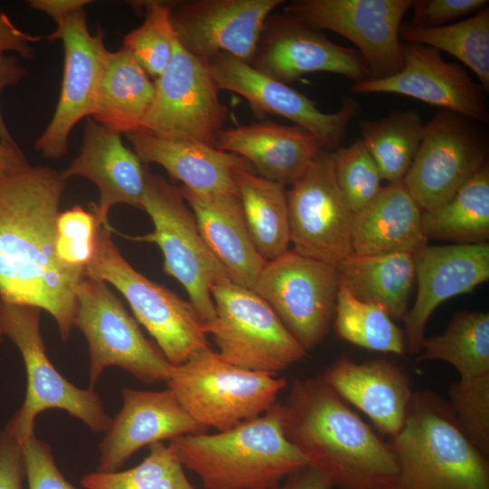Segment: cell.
Returning a JSON list of instances; mask_svg holds the SVG:
<instances>
[{"label":"cell","instance_id":"36","mask_svg":"<svg viewBox=\"0 0 489 489\" xmlns=\"http://www.w3.org/2000/svg\"><path fill=\"white\" fill-rule=\"evenodd\" d=\"M333 327L337 335L367 350L403 355L404 331L381 306L355 298L340 284Z\"/></svg>","mask_w":489,"mask_h":489},{"label":"cell","instance_id":"14","mask_svg":"<svg viewBox=\"0 0 489 489\" xmlns=\"http://www.w3.org/2000/svg\"><path fill=\"white\" fill-rule=\"evenodd\" d=\"M286 199L294 252L333 266L353 254L354 214L337 184L331 150L313 158Z\"/></svg>","mask_w":489,"mask_h":489},{"label":"cell","instance_id":"47","mask_svg":"<svg viewBox=\"0 0 489 489\" xmlns=\"http://www.w3.org/2000/svg\"><path fill=\"white\" fill-rule=\"evenodd\" d=\"M331 480L320 471L307 465L288 477L276 489H332Z\"/></svg>","mask_w":489,"mask_h":489},{"label":"cell","instance_id":"25","mask_svg":"<svg viewBox=\"0 0 489 489\" xmlns=\"http://www.w3.org/2000/svg\"><path fill=\"white\" fill-rule=\"evenodd\" d=\"M214 147L238 155L258 176L283 187L292 185L325 149L319 139L305 129L271 120L223 129Z\"/></svg>","mask_w":489,"mask_h":489},{"label":"cell","instance_id":"11","mask_svg":"<svg viewBox=\"0 0 489 489\" xmlns=\"http://www.w3.org/2000/svg\"><path fill=\"white\" fill-rule=\"evenodd\" d=\"M339 287L335 266L288 250L265 263L253 291L307 352L333 322Z\"/></svg>","mask_w":489,"mask_h":489},{"label":"cell","instance_id":"44","mask_svg":"<svg viewBox=\"0 0 489 489\" xmlns=\"http://www.w3.org/2000/svg\"><path fill=\"white\" fill-rule=\"evenodd\" d=\"M24 477L21 445L4 429L0 432V489H24Z\"/></svg>","mask_w":489,"mask_h":489},{"label":"cell","instance_id":"8","mask_svg":"<svg viewBox=\"0 0 489 489\" xmlns=\"http://www.w3.org/2000/svg\"><path fill=\"white\" fill-rule=\"evenodd\" d=\"M141 209L150 217L154 230L135 239L159 247L166 273L184 287L203 325L212 322L216 310L211 289L231 279L202 237L179 187L147 168Z\"/></svg>","mask_w":489,"mask_h":489},{"label":"cell","instance_id":"37","mask_svg":"<svg viewBox=\"0 0 489 489\" xmlns=\"http://www.w3.org/2000/svg\"><path fill=\"white\" fill-rule=\"evenodd\" d=\"M148 455L136 466L124 471L91 472L83 475L85 489H197L187 479L184 466L170 445L149 446Z\"/></svg>","mask_w":489,"mask_h":489},{"label":"cell","instance_id":"2","mask_svg":"<svg viewBox=\"0 0 489 489\" xmlns=\"http://www.w3.org/2000/svg\"><path fill=\"white\" fill-rule=\"evenodd\" d=\"M282 404L286 438L338 489H387L398 465L384 442L320 377L296 379Z\"/></svg>","mask_w":489,"mask_h":489},{"label":"cell","instance_id":"17","mask_svg":"<svg viewBox=\"0 0 489 489\" xmlns=\"http://www.w3.org/2000/svg\"><path fill=\"white\" fill-rule=\"evenodd\" d=\"M206 65L219 91L244 97L257 118L283 117L317 137L327 150L340 147L350 123L361 110L355 99L344 97L336 111L324 112L315 101L289 84L264 75L227 53L216 55Z\"/></svg>","mask_w":489,"mask_h":489},{"label":"cell","instance_id":"27","mask_svg":"<svg viewBox=\"0 0 489 489\" xmlns=\"http://www.w3.org/2000/svg\"><path fill=\"white\" fill-rule=\"evenodd\" d=\"M202 237L231 281L253 290L266 261L250 237L238 194L200 195L179 186Z\"/></svg>","mask_w":489,"mask_h":489},{"label":"cell","instance_id":"32","mask_svg":"<svg viewBox=\"0 0 489 489\" xmlns=\"http://www.w3.org/2000/svg\"><path fill=\"white\" fill-rule=\"evenodd\" d=\"M426 237L457 244L489 238V165L485 164L443 206L422 213Z\"/></svg>","mask_w":489,"mask_h":489},{"label":"cell","instance_id":"24","mask_svg":"<svg viewBox=\"0 0 489 489\" xmlns=\"http://www.w3.org/2000/svg\"><path fill=\"white\" fill-rule=\"evenodd\" d=\"M320 378L363 412L380 433L393 437L402 429L414 390L409 377L395 363L385 359L358 363L342 358Z\"/></svg>","mask_w":489,"mask_h":489},{"label":"cell","instance_id":"33","mask_svg":"<svg viewBox=\"0 0 489 489\" xmlns=\"http://www.w3.org/2000/svg\"><path fill=\"white\" fill-rule=\"evenodd\" d=\"M424 125L413 110H397L379 119L360 121V139L382 179L388 183L403 180L419 149Z\"/></svg>","mask_w":489,"mask_h":489},{"label":"cell","instance_id":"1","mask_svg":"<svg viewBox=\"0 0 489 489\" xmlns=\"http://www.w3.org/2000/svg\"><path fill=\"white\" fill-rule=\"evenodd\" d=\"M66 181L61 171L31 166L0 175V301L37 307L66 340L74 328L84 268L56 254V222Z\"/></svg>","mask_w":489,"mask_h":489},{"label":"cell","instance_id":"46","mask_svg":"<svg viewBox=\"0 0 489 489\" xmlns=\"http://www.w3.org/2000/svg\"><path fill=\"white\" fill-rule=\"evenodd\" d=\"M27 75L26 69L16 55L0 54V93L7 86L16 85ZM0 141L17 145L5 123L0 110Z\"/></svg>","mask_w":489,"mask_h":489},{"label":"cell","instance_id":"18","mask_svg":"<svg viewBox=\"0 0 489 489\" xmlns=\"http://www.w3.org/2000/svg\"><path fill=\"white\" fill-rule=\"evenodd\" d=\"M249 64L286 84L312 72L342 75L353 83L369 79L356 49L333 43L322 31L284 12L265 19Z\"/></svg>","mask_w":489,"mask_h":489},{"label":"cell","instance_id":"35","mask_svg":"<svg viewBox=\"0 0 489 489\" xmlns=\"http://www.w3.org/2000/svg\"><path fill=\"white\" fill-rule=\"evenodd\" d=\"M418 360H443L460 379L489 374V314L461 312L446 331L426 339Z\"/></svg>","mask_w":489,"mask_h":489},{"label":"cell","instance_id":"49","mask_svg":"<svg viewBox=\"0 0 489 489\" xmlns=\"http://www.w3.org/2000/svg\"><path fill=\"white\" fill-rule=\"evenodd\" d=\"M29 165L18 145L0 141V175L20 170Z\"/></svg>","mask_w":489,"mask_h":489},{"label":"cell","instance_id":"21","mask_svg":"<svg viewBox=\"0 0 489 489\" xmlns=\"http://www.w3.org/2000/svg\"><path fill=\"white\" fill-rule=\"evenodd\" d=\"M413 256L417 293L402 321L406 350L417 354L426 340L427 323L438 305L488 281L489 244H427Z\"/></svg>","mask_w":489,"mask_h":489},{"label":"cell","instance_id":"39","mask_svg":"<svg viewBox=\"0 0 489 489\" xmlns=\"http://www.w3.org/2000/svg\"><path fill=\"white\" fill-rule=\"evenodd\" d=\"M337 184L353 214L369 204L382 188L379 169L360 139L331 151Z\"/></svg>","mask_w":489,"mask_h":489},{"label":"cell","instance_id":"38","mask_svg":"<svg viewBox=\"0 0 489 489\" xmlns=\"http://www.w3.org/2000/svg\"><path fill=\"white\" fill-rule=\"evenodd\" d=\"M133 7L142 10V24L123 37L127 48L149 77L157 79L169 65L174 53L176 35L170 18V1H134Z\"/></svg>","mask_w":489,"mask_h":489},{"label":"cell","instance_id":"23","mask_svg":"<svg viewBox=\"0 0 489 489\" xmlns=\"http://www.w3.org/2000/svg\"><path fill=\"white\" fill-rule=\"evenodd\" d=\"M121 135L87 118L80 152L62 172L65 180L82 177L99 190L92 204L100 225H108L111 207L119 204L141 208L147 167L126 147Z\"/></svg>","mask_w":489,"mask_h":489},{"label":"cell","instance_id":"4","mask_svg":"<svg viewBox=\"0 0 489 489\" xmlns=\"http://www.w3.org/2000/svg\"><path fill=\"white\" fill-rule=\"evenodd\" d=\"M388 443L398 470L387 489H489L488 456L433 391H414L404 426Z\"/></svg>","mask_w":489,"mask_h":489},{"label":"cell","instance_id":"22","mask_svg":"<svg viewBox=\"0 0 489 489\" xmlns=\"http://www.w3.org/2000/svg\"><path fill=\"white\" fill-rule=\"evenodd\" d=\"M122 407L111 418L99 448L97 472H115L139 449L165 439L206 433L185 410L174 393L122 389Z\"/></svg>","mask_w":489,"mask_h":489},{"label":"cell","instance_id":"40","mask_svg":"<svg viewBox=\"0 0 489 489\" xmlns=\"http://www.w3.org/2000/svg\"><path fill=\"white\" fill-rule=\"evenodd\" d=\"M447 401L471 443L489 455V374L459 379L448 389Z\"/></svg>","mask_w":489,"mask_h":489},{"label":"cell","instance_id":"10","mask_svg":"<svg viewBox=\"0 0 489 489\" xmlns=\"http://www.w3.org/2000/svg\"><path fill=\"white\" fill-rule=\"evenodd\" d=\"M211 295L216 318L203 326L227 362L277 375L305 356V350L253 290L229 281L213 286Z\"/></svg>","mask_w":489,"mask_h":489},{"label":"cell","instance_id":"3","mask_svg":"<svg viewBox=\"0 0 489 489\" xmlns=\"http://www.w3.org/2000/svg\"><path fill=\"white\" fill-rule=\"evenodd\" d=\"M169 445L206 489H276L308 465L283 433L280 402L229 430L185 435Z\"/></svg>","mask_w":489,"mask_h":489},{"label":"cell","instance_id":"15","mask_svg":"<svg viewBox=\"0 0 489 489\" xmlns=\"http://www.w3.org/2000/svg\"><path fill=\"white\" fill-rule=\"evenodd\" d=\"M412 0H294L283 12L306 24L336 33L356 47L369 79L391 76L403 67L399 36Z\"/></svg>","mask_w":489,"mask_h":489},{"label":"cell","instance_id":"50","mask_svg":"<svg viewBox=\"0 0 489 489\" xmlns=\"http://www.w3.org/2000/svg\"><path fill=\"white\" fill-rule=\"evenodd\" d=\"M2 336H3V333H2V331H1V330H0V340H1V339H2Z\"/></svg>","mask_w":489,"mask_h":489},{"label":"cell","instance_id":"34","mask_svg":"<svg viewBox=\"0 0 489 489\" xmlns=\"http://www.w3.org/2000/svg\"><path fill=\"white\" fill-rule=\"evenodd\" d=\"M400 40L446 52L473 71L484 90L489 91V7L464 20L439 27L401 24Z\"/></svg>","mask_w":489,"mask_h":489},{"label":"cell","instance_id":"41","mask_svg":"<svg viewBox=\"0 0 489 489\" xmlns=\"http://www.w3.org/2000/svg\"><path fill=\"white\" fill-rule=\"evenodd\" d=\"M101 225L93 210L76 205L60 212L56 222V254L66 264L84 268L94 253Z\"/></svg>","mask_w":489,"mask_h":489},{"label":"cell","instance_id":"12","mask_svg":"<svg viewBox=\"0 0 489 489\" xmlns=\"http://www.w3.org/2000/svg\"><path fill=\"white\" fill-rule=\"evenodd\" d=\"M488 144L477 122L440 110L424 125L403 183L423 211L448 202L487 161Z\"/></svg>","mask_w":489,"mask_h":489},{"label":"cell","instance_id":"45","mask_svg":"<svg viewBox=\"0 0 489 489\" xmlns=\"http://www.w3.org/2000/svg\"><path fill=\"white\" fill-rule=\"evenodd\" d=\"M43 39L19 29L5 13H0V54L13 52L24 59L33 58V45Z\"/></svg>","mask_w":489,"mask_h":489},{"label":"cell","instance_id":"20","mask_svg":"<svg viewBox=\"0 0 489 489\" xmlns=\"http://www.w3.org/2000/svg\"><path fill=\"white\" fill-rule=\"evenodd\" d=\"M403 67L382 79L355 82V94L393 93L461 114L477 123H489L486 91L457 62H446L432 47L402 43Z\"/></svg>","mask_w":489,"mask_h":489},{"label":"cell","instance_id":"29","mask_svg":"<svg viewBox=\"0 0 489 489\" xmlns=\"http://www.w3.org/2000/svg\"><path fill=\"white\" fill-rule=\"evenodd\" d=\"M155 84L125 47L108 51L91 118L119 134L142 129Z\"/></svg>","mask_w":489,"mask_h":489},{"label":"cell","instance_id":"9","mask_svg":"<svg viewBox=\"0 0 489 489\" xmlns=\"http://www.w3.org/2000/svg\"><path fill=\"white\" fill-rule=\"evenodd\" d=\"M110 286L85 276L76 292L74 328L88 344L90 388H94L102 371L110 366L119 367L145 384L167 381L173 366L145 337Z\"/></svg>","mask_w":489,"mask_h":489},{"label":"cell","instance_id":"5","mask_svg":"<svg viewBox=\"0 0 489 489\" xmlns=\"http://www.w3.org/2000/svg\"><path fill=\"white\" fill-rule=\"evenodd\" d=\"M84 274L106 282L121 293L136 321L153 337L172 366L209 347L192 304L138 272L116 245L109 224L98 229L94 253Z\"/></svg>","mask_w":489,"mask_h":489},{"label":"cell","instance_id":"19","mask_svg":"<svg viewBox=\"0 0 489 489\" xmlns=\"http://www.w3.org/2000/svg\"><path fill=\"white\" fill-rule=\"evenodd\" d=\"M283 0L170 1L176 39L204 62L227 53L249 63L265 19Z\"/></svg>","mask_w":489,"mask_h":489},{"label":"cell","instance_id":"28","mask_svg":"<svg viewBox=\"0 0 489 489\" xmlns=\"http://www.w3.org/2000/svg\"><path fill=\"white\" fill-rule=\"evenodd\" d=\"M422 213L403 180L382 187L369 204L353 215V253L416 254L428 244L422 227Z\"/></svg>","mask_w":489,"mask_h":489},{"label":"cell","instance_id":"7","mask_svg":"<svg viewBox=\"0 0 489 489\" xmlns=\"http://www.w3.org/2000/svg\"><path fill=\"white\" fill-rule=\"evenodd\" d=\"M42 310L0 301V330L20 351L26 372L22 406L5 430L19 444L34 435L36 417L49 408L65 410L92 432H105L111 422L93 388L82 389L68 381L51 362L41 331Z\"/></svg>","mask_w":489,"mask_h":489},{"label":"cell","instance_id":"16","mask_svg":"<svg viewBox=\"0 0 489 489\" xmlns=\"http://www.w3.org/2000/svg\"><path fill=\"white\" fill-rule=\"evenodd\" d=\"M43 39L62 43L64 62L56 108L34 149L44 158L60 159L67 154L74 126L94 111L108 50L103 33L90 32L85 8L71 14Z\"/></svg>","mask_w":489,"mask_h":489},{"label":"cell","instance_id":"6","mask_svg":"<svg viewBox=\"0 0 489 489\" xmlns=\"http://www.w3.org/2000/svg\"><path fill=\"white\" fill-rule=\"evenodd\" d=\"M276 376L235 366L208 347L173 366L167 382L197 423L221 432L261 416L277 402L287 381Z\"/></svg>","mask_w":489,"mask_h":489},{"label":"cell","instance_id":"26","mask_svg":"<svg viewBox=\"0 0 489 489\" xmlns=\"http://www.w3.org/2000/svg\"><path fill=\"white\" fill-rule=\"evenodd\" d=\"M125 136L145 166L163 167L183 187L200 195L238 194L234 172L251 166L236 154L203 143L165 138L144 129Z\"/></svg>","mask_w":489,"mask_h":489},{"label":"cell","instance_id":"42","mask_svg":"<svg viewBox=\"0 0 489 489\" xmlns=\"http://www.w3.org/2000/svg\"><path fill=\"white\" fill-rule=\"evenodd\" d=\"M20 445L28 489H77L60 471L48 443L33 435Z\"/></svg>","mask_w":489,"mask_h":489},{"label":"cell","instance_id":"31","mask_svg":"<svg viewBox=\"0 0 489 489\" xmlns=\"http://www.w3.org/2000/svg\"><path fill=\"white\" fill-rule=\"evenodd\" d=\"M234 179L258 254L267 262L287 252L291 241L285 187L256 175L251 166L236 168Z\"/></svg>","mask_w":489,"mask_h":489},{"label":"cell","instance_id":"13","mask_svg":"<svg viewBox=\"0 0 489 489\" xmlns=\"http://www.w3.org/2000/svg\"><path fill=\"white\" fill-rule=\"evenodd\" d=\"M154 84V100L141 129L214 147L229 111L206 63L176 41L171 62Z\"/></svg>","mask_w":489,"mask_h":489},{"label":"cell","instance_id":"48","mask_svg":"<svg viewBox=\"0 0 489 489\" xmlns=\"http://www.w3.org/2000/svg\"><path fill=\"white\" fill-rule=\"evenodd\" d=\"M90 0H29L28 5L39 12L44 13L53 19L56 24L77 10L84 8Z\"/></svg>","mask_w":489,"mask_h":489},{"label":"cell","instance_id":"43","mask_svg":"<svg viewBox=\"0 0 489 489\" xmlns=\"http://www.w3.org/2000/svg\"><path fill=\"white\" fill-rule=\"evenodd\" d=\"M487 0H412L411 25L423 28L439 27L475 14L487 6Z\"/></svg>","mask_w":489,"mask_h":489},{"label":"cell","instance_id":"30","mask_svg":"<svg viewBox=\"0 0 489 489\" xmlns=\"http://www.w3.org/2000/svg\"><path fill=\"white\" fill-rule=\"evenodd\" d=\"M335 267L340 284L355 298L383 307L393 320H403L416 282L413 254L353 253Z\"/></svg>","mask_w":489,"mask_h":489}]
</instances>
